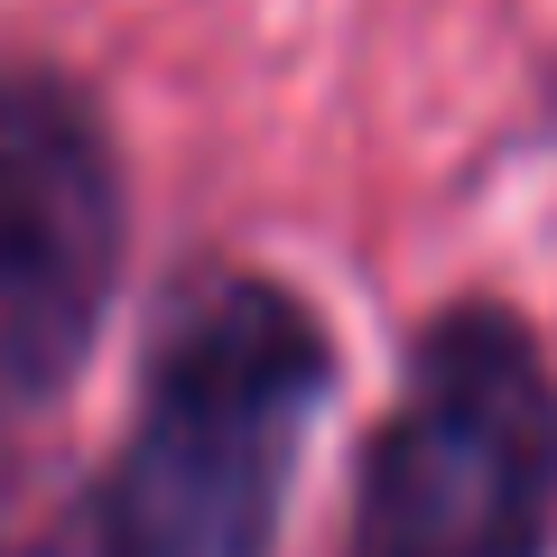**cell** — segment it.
<instances>
[{
  "label": "cell",
  "mask_w": 557,
  "mask_h": 557,
  "mask_svg": "<svg viewBox=\"0 0 557 557\" xmlns=\"http://www.w3.org/2000/svg\"><path fill=\"white\" fill-rule=\"evenodd\" d=\"M557 372L502 307H446L362 465V557H548Z\"/></svg>",
  "instance_id": "obj_2"
},
{
  "label": "cell",
  "mask_w": 557,
  "mask_h": 557,
  "mask_svg": "<svg viewBox=\"0 0 557 557\" xmlns=\"http://www.w3.org/2000/svg\"><path fill=\"white\" fill-rule=\"evenodd\" d=\"M121 278V159L94 94L0 75V418L65 391Z\"/></svg>",
  "instance_id": "obj_3"
},
{
  "label": "cell",
  "mask_w": 557,
  "mask_h": 557,
  "mask_svg": "<svg viewBox=\"0 0 557 557\" xmlns=\"http://www.w3.org/2000/svg\"><path fill=\"white\" fill-rule=\"evenodd\" d=\"M335 391L317 307L223 270L168 307L112 483L75 557H270L298 446Z\"/></svg>",
  "instance_id": "obj_1"
}]
</instances>
